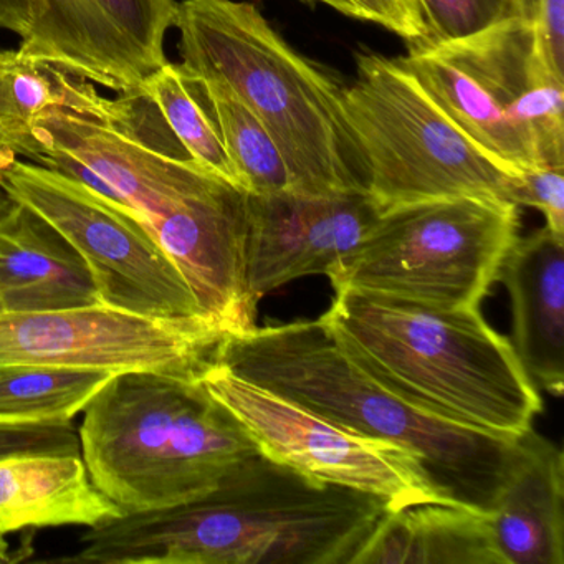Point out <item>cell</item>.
<instances>
[{
    "label": "cell",
    "mask_w": 564,
    "mask_h": 564,
    "mask_svg": "<svg viewBox=\"0 0 564 564\" xmlns=\"http://www.w3.org/2000/svg\"><path fill=\"white\" fill-rule=\"evenodd\" d=\"M536 4L538 0H520V15L524 21H533Z\"/></svg>",
    "instance_id": "1f68e13d"
},
{
    "label": "cell",
    "mask_w": 564,
    "mask_h": 564,
    "mask_svg": "<svg viewBox=\"0 0 564 564\" xmlns=\"http://www.w3.org/2000/svg\"><path fill=\"white\" fill-rule=\"evenodd\" d=\"M564 167L524 171L514 181V206L533 207L546 219V229L564 239Z\"/></svg>",
    "instance_id": "484cf974"
},
{
    "label": "cell",
    "mask_w": 564,
    "mask_h": 564,
    "mask_svg": "<svg viewBox=\"0 0 564 564\" xmlns=\"http://www.w3.org/2000/svg\"><path fill=\"white\" fill-rule=\"evenodd\" d=\"M95 85L0 48V150L22 158L32 128L55 108L87 110L100 100Z\"/></svg>",
    "instance_id": "ffe728a7"
},
{
    "label": "cell",
    "mask_w": 564,
    "mask_h": 564,
    "mask_svg": "<svg viewBox=\"0 0 564 564\" xmlns=\"http://www.w3.org/2000/svg\"><path fill=\"white\" fill-rule=\"evenodd\" d=\"M174 28L183 74L223 82L257 115L285 160L293 193L366 191L341 88L293 51L256 6L184 0Z\"/></svg>",
    "instance_id": "5b68a950"
},
{
    "label": "cell",
    "mask_w": 564,
    "mask_h": 564,
    "mask_svg": "<svg viewBox=\"0 0 564 564\" xmlns=\"http://www.w3.org/2000/svg\"><path fill=\"white\" fill-rule=\"evenodd\" d=\"M352 564H503L490 513L442 501L391 508Z\"/></svg>",
    "instance_id": "d6986e66"
},
{
    "label": "cell",
    "mask_w": 564,
    "mask_h": 564,
    "mask_svg": "<svg viewBox=\"0 0 564 564\" xmlns=\"http://www.w3.org/2000/svg\"><path fill=\"white\" fill-rule=\"evenodd\" d=\"M531 24L544 65L564 80V0H538Z\"/></svg>",
    "instance_id": "83f0119b"
},
{
    "label": "cell",
    "mask_w": 564,
    "mask_h": 564,
    "mask_svg": "<svg viewBox=\"0 0 564 564\" xmlns=\"http://www.w3.org/2000/svg\"><path fill=\"white\" fill-rule=\"evenodd\" d=\"M176 0H35L19 54L117 95L167 64L164 39Z\"/></svg>",
    "instance_id": "4fadbf2b"
},
{
    "label": "cell",
    "mask_w": 564,
    "mask_h": 564,
    "mask_svg": "<svg viewBox=\"0 0 564 564\" xmlns=\"http://www.w3.org/2000/svg\"><path fill=\"white\" fill-rule=\"evenodd\" d=\"M319 319L362 371L445 421L521 435L543 411L513 345L478 308L442 310L339 289Z\"/></svg>",
    "instance_id": "277c9868"
},
{
    "label": "cell",
    "mask_w": 564,
    "mask_h": 564,
    "mask_svg": "<svg viewBox=\"0 0 564 564\" xmlns=\"http://www.w3.org/2000/svg\"><path fill=\"white\" fill-rule=\"evenodd\" d=\"M21 454L82 455L80 437L72 422L0 424V458Z\"/></svg>",
    "instance_id": "d4e9b609"
},
{
    "label": "cell",
    "mask_w": 564,
    "mask_h": 564,
    "mask_svg": "<svg viewBox=\"0 0 564 564\" xmlns=\"http://www.w3.org/2000/svg\"><path fill=\"white\" fill-rule=\"evenodd\" d=\"M256 452L203 497L90 528L62 564H352L388 511Z\"/></svg>",
    "instance_id": "7a4b0ae2"
},
{
    "label": "cell",
    "mask_w": 564,
    "mask_h": 564,
    "mask_svg": "<svg viewBox=\"0 0 564 564\" xmlns=\"http://www.w3.org/2000/svg\"><path fill=\"white\" fill-rule=\"evenodd\" d=\"M115 375L31 362L0 365V424L72 422Z\"/></svg>",
    "instance_id": "44dd1931"
},
{
    "label": "cell",
    "mask_w": 564,
    "mask_h": 564,
    "mask_svg": "<svg viewBox=\"0 0 564 564\" xmlns=\"http://www.w3.org/2000/svg\"><path fill=\"white\" fill-rule=\"evenodd\" d=\"M0 191L80 253L104 305L154 318H204L180 270L123 206L75 177L18 156L0 164Z\"/></svg>",
    "instance_id": "30bf717a"
},
{
    "label": "cell",
    "mask_w": 564,
    "mask_h": 564,
    "mask_svg": "<svg viewBox=\"0 0 564 564\" xmlns=\"http://www.w3.org/2000/svg\"><path fill=\"white\" fill-rule=\"evenodd\" d=\"M358 19L375 22L414 47L424 37V18L419 0H351Z\"/></svg>",
    "instance_id": "4316f807"
},
{
    "label": "cell",
    "mask_w": 564,
    "mask_h": 564,
    "mask_svg": "<svg viewBox=\"0 0 564 564\" xmlns=\"http://www.w3.org/2000/svg\"><path fill=\"white\" fill-rule=\"evenodd\" d=\"M22 158L130 210L180 270L207 322L226 333L256 326L246 280L249 193L197 164L143 95H101L87 110L48 111Z\"/></svg>",
    "instance_id": "6da1fadb"
},
{
    "label": "cell",
    "mask_w": 564,
    "mask_h": 564,
    "mask_svg": "<svg viewBox=\"0 0 564 564\" xmlns=\"http://www.w3.org/2000/svg\"><path fill=\"white\" fill-rule=\"evenodd\" d=\"M356 67L341 88L343 117L382 210L452 197L514 206L518 174L484 153L398 62L361 54Z\"/></svg>",
    "instance_id": "ba28073f"
},
{
    "label": "cell",
    "mask_w": 564,
    "mask_h": 564,
    "mask_svg": "<svg viewBox=\"0 0 564 564\" xmlns=\"http://www.w3.org/2000/svg\"><path fill=\"white\" fill-rule=\"evenodd\" d=\"M308 2H316V4L328 6V8L335 9V11L348 15V18L358 19V11H356L351 0H308Z\"/></svg>",
    "instance_id": "f546056e"
},
{
    "label": "cell",
    "mask_w": 564,
    "mask_h": 564,
    "mask_svg": "<svg viewBox=\"0 0 564 564\" xmlns=\"http://www.w3.org/2000/svg\"><path fill=\"white\" fill-rule=\"evenodd\" d=\"M25 557H29L28 554H19L18 551L12 550L11 544L6 540V534H0V564L19 563Z\"/></svg>",
    "instance_id": "4dcf8cb0"
},
{
    "label": "cell",
    "mask_w": 564,
    "mask_h": 564,
    "mask_svg": "<svg viewBox=\"0 0 564 564\" xmlns=\"http://www.w3.org/2000/svg\"><path fill=\"white\" fill-rule=\"evenodd\" d=\"M226 335L204 318H154L104 303L0 313V365L31 362L203 379L217 362Z\"/></svg>",
    "instance_id": "8fae6325"
},
{
    "label": "cell",
    "mask_w": 564,
    "mask_h": 564,
    "mask_svg": "<svg viewBox=\"0 0 564 564\" xmlns=\"http://www.w3.org/2000/svg\"><path fill=\"white\" fill-rule=\"evenodd\" d=\"M35 0H0V31L21 35L34 14Z\"/></svg>",
    "instance_id": "f1b7e54d"
},
{
    "label": "cell",
    "mask_w": 564,
    "mask_h": 564,
    "mask_svg": "<svg viewBox=\"0 0 564 564\" xmlns=\"http://www.w3.org/2000/svg\"><path fill=\"white\" fill-rule=\"evenodd\" d=\"M138 94L158 108L171 133L197 164L242 187L213 113L204 110L180 65L167 62L141 85Z\"/></svg>",
    "instance_id": "603a6c76"
},
{
    "label": "cell",
    "mask_w": 564,
    "mask_h": 564,
    "mask_svg": "<svg viewBox=\"0 0 564 564\" xmlns=\"http://www.w3.org/2000/svg\"><path fill=\"white\" fill-rule=\"evenodd\" d=\"M8 156H14V154H9L6 153V151L0 150V164H2V161H4ZM8 200L9 197L6 196V194H2V196H0V207L4 206V204L8 203Z\"/></svg>",
    "instance_id": "d6a6232c"
},
{
    "label": "cell",
    "mask_w": 564,
    "mask_h": 564,
    "mask_svg": "<svg viewBox=\"0 0 564 564\" xmlns=\"http://www.w3.org/2000/svg\"><path fill=\"white\" fill-rule=\"evenodd\" d=\"M503 564H564L563 451L533 427L490 513Z\"/></svg>",
    "instance_id": "e0dca14e"
},
{
    "label": "cell",
    "mask_w": 564,
    "mask_h": 564,
    "mask_svg": "<svg viewBox=\"0 0 564 564\" xmlns=\"http://www.w3.org/2000/svg\"><path fill=\"white\" fill-rule=\"evenodd\" d=\"M207 391L229 409L259 451L323 484L376 495L391 508L438 501L421 467L395 445L351 434L214 362Z\"/></svg>",
    "instance_id": "7c38bea8"
},
{
    "label": "cell",
    "mask_w": 564,
    "mask_h": 564,
    "mask_svg": "<svg viewBox=\"0 0 564 564\" xmlns=\"http://www.w3.org/2000/svg\"><path fill=\"white\" fill-rule=\"evenodd\" d=\"M382 213L368 191L310 194L249 193L246 280L250 302L285 283L326 275L351 252Z\"/></svg>",
    "instance_id": "5bb4252c"
},
{
    "label": "cell",
    "mask_w": 564,
    "mask_h": 564,
    "mask_svg": "<svg viewBox=\"0 0 564 564\" xmlns=\"http://www.w3.org/2000/svg\"><path fill=\"white\" fill-rule=\"evenodd\" d=\"M123 511L101 494L82 455L0 458V534L24 528H94Z\"/></svg>",
    "instance_id": "ac0fdd59"
},
{
    "label": "cell",
    "mask_w": 564,
    "mask_h": 564,
    "mask_svg": "<svg viewBox=\"0 0 564 564\" xmlns=\"http://www.w3.org/2000/svg\"><path fill=\"white\" fill-rule=\"evenodd\" d=\"M78 437L91 481L123 513L203 497L259 452L203 379L148 371L115 375L85 405Z\"/></svg>",
    "instance_id": "8992f818"
},
{
    "label": "cell",
    "mask_w": 564,
    "mask_h": 564,
    "mask_svg": "<svg viewBox=\"0 0 564 564\" xmlns=\"http://www.w3.org/2000/svg\"><path fill=\"white\" fill-rule=\"evenodd\" d=\"M424 37L414 47L444 44L521 18L520 0H419Z\"/></svg>",
    "instance_id": "cb8c5ba5"
},
{
    "label": "cell",
    "mask_w": 564,
    "mask_h": 564,
    "mask_svg": "<svg viewBox=\"0 0 564 564\" xmlns=\"http://www.w3.org/2000/svg\"><path fill=\"white\" fill-rule=\"evenodd\" d=\"M394 61L511 174L564 167V80L544 65L531 22L508 19Z\"/></svg>",
    "instance_id": "52a82bcc"
},
{
    "label": "cell",
    "mask_w": 564,
    "mask_h": 564,
    "mask_svg": "<svg viewBox=\"0 0 564 564\" xmlns=\"http://www.w3.org/2000/svg\"><path fill=\"white\" fill-rule=\"evenodd\" d=\"M518 224L517 206L478 197L389 207L326 276L335 290L478 308L517 240Z\"/></svg>",
    "instance_id": "9c48e42d"
},
{
    "label": "cell",
    "mask_w": 564,
    "mask_h": 564,
    "mask_svg": "<svg viewBox=\"0 0 564 564\" xmlns=\"http://www.w3.org/2000/svg\"><path fill=\"white\" fill-rule=\"evenodd\" d=\"M0 313H4V310H2V303H0Z\"/></svg>",
    "instance_id": "836d02e7"
},
{
    "label": "cell",
    "mask_w": 564,
    "mask_h": 564,
    "mask_svg": "<svg viewBox=\"0 0 564 564\" xmlns=\"http://www.w3.org/2000/svg\"><path fill=\"white\" fill-rule=\"evenodd\" d=\"M0 303L4 313L100 303L80 253L37 214L11 199L0 207Z\"/></svg>",
    "instance_id": "2e32d148"
},
{
    "label": "cell",
    "mask_w": 564,
    "mask_h": 564,
    "mask_svg": "<svg viewBox=\"0 0 564 564\" xmlns=\"http://www.w3.org/2000/svg\"><path fill=\"white\" fill-rule=\"evenodd\" d=\"M217 362L351 434L404 448L442 503L491 513L520 454V435L445 421L389 391L319 318L230 333Z\"/></svg>",
    "instance_id": "3957f363"
},
{
    "label": "cell",
    "mask_w": 564,
    "mask_h": 564,
    "mask_svg": "<svg viewBox=\"0 0 564 564\" xmlns=\"http://www.w3.org/2000/svg\"><path fill=\"white\" fill-rule=\"evenodd\" d=\"M203 90L239 184L250 194L292 191L289 170L272 134L223 82L191 80Z\"/></svg>",
    "instance_id": "7402d4cb"
},
{
    "label": "cell",
    "mask_w": 564,
    "mask_h": 564,
    "mask_svg": "<svg viewBox=\"0 0 564 564\" xmlns=\"http://www.w3.org/2000/svg\"><path fill=\"white\" fill-rule=\"evenodd\" d=\"M513 308V345L534 384L564 391V239L546 227L517 237L498 270Z\"/></svg>",
    "instance_id": "9a60e30c"
}]
</instances>
